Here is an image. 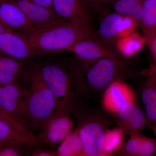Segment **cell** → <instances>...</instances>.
<instances>
[{
    "label": "cell",
    "mask_w": 156,
    "mask_h": 156,
    "mask_svg": "<svg viewBox=\"0 0 156 156\" xmlns=\"http://www.w3.org/2000/svg\"><path fill=\"white\" fill-rule=\"evenodd\" d=\"M29 78V87L27 89L25 88L24 123L28 128V126H31L34 128H42L55 114L56 101L36 69L31 74Z\"/></svg>",
    "instance_id": "1"
},
{
    "label": "cell",
    "mask_w": 156,
    "mask_h": 156,
    "mask_svg": "<svg viewBox=\"0 0 156 156\" xmlns=\"http://www.w3.org/2000/svg\"><path fill=\"white\" fill-rule=\"evenodd\" d=\"M83 65V73L77 74L79 83L82 89L93 92L104 91L114 81H125L134 75L122 60L104 58Z\"/></svg>",
    "instance_id": "2"
},
{
    "label": "cell",
    "mask_w": 156,
    "mask_h": 156,
    "mask_svg": "<svg viewBox=\"0 0 156 156\" xmlns=\"http://www.w3.org/2000/svg\"><path fill=\"white\" fill-rule=\"evenodd\" d=\"M25 36L37 56L69 51L79 41L91 38L68 22Z\"/></svg>",
    "instance_id": "3"
},
{
    "label": "cell",
    "mask_w": 156,
    "mask_h": 156,
    "mask_svg": "<svg viewBox=\"0 0 156 156\" xmlns=\"http://www.w3.org/2000/svg\"><path fill=\"white\" fill-rule=\"evenodd\" d=\"M36 70L55 98V114L69 115L74 103L75 85L80 86L76 74V77L73 76L65 68L56 63L43 65Z\"/></svg>",
    "instance_id": "4"
},
{
    "label": "cell",
    "mask_w": 156,
    "mask_h": 156,
    "mask_svg": "<svg viewBox=\"0 0 156 156\" xmlns=\"http://www.w3.org/2000/svg\"><path fill=\"white\" fill-rule=\"evenodd\" d=\"M52 8L62 19L91 38H96L91 9L85 0H52Z\"/></svg>",
    "instance_id": "5"
},
{
    "label": "cell",
    "mask_w": 156,
    "mask_h": 156,
    "mask_svg": "<svg viewBox=\"0 0 156 156\" xmlns=\"http://www.w3.org/2000/svg\"><path fill=\"white\" fill-rule=\"evenodd\" d=\"M83 146V156L102 155L104 137L106 130L103 122L97 118L84 121L77 128Z\"/></svg>",
    "instance_id": "6"
},
{
    "label": "cell",
    "mask_w": 156,
    "mask_h": 156,
    "mask_svg": "<svg viewBox=\"0 0 156 156\" xmlns=\"http://www.w3.org/2000/svg\"><path fill=\"white\" fill-rule=\"evenodd\" d=\"M104 91L102 106L112 114H116L128 105L137 102L135 92L125 80L114 81Z\"/></svg>",
    "instance_id": "7"
},
{
    "label": "cell",
    "mask_w": 156,
    "mask_h": 156,
    "mask_svg": "<svg viewBox=\"0 0 156 156\" xmlns=\"http://www.w3.org/2000/svg\"><path fill=\"white\" fill-rule=\"evenodd\" d=\"M0 55L22 61L37 56L27 37L11 30L0 34Z\"/></svg>",
    "instance_id": "8"
},
{
    "label": "cell",
    "mask_w": 156,
    "mask_h": 156,
    "mask_svg": "<svg viewBox=\"0 0 156 156\" xmlns=\"http://www.w3.org/2000/svg\"><path fill=\"white\" fill-rule=\"evenodd\" d=\"M12 1L22 10L38 30L54 27L68 22L59 17L52 8L24 0Z\"/></svg>",
    "instance_id": "9"
},
{
    "label": "cell",
    "mask_w": 156,
    "mask_h": 156,
    "mask_svg": "<svg viewBox=\"0 0 156 156\" xmlns=\"http://www.w3.org/2000/svg\"><path fill=\"white\" fill-rule=\"evenodd\" d=\"M0 21L10 30L24 35L38 30L12 0H0Z\"/></svg>",
    "instance_id": "10"
},
{
    "label": "cell",
    "mask_w": 156,
    "mask_h": 156,
    "mask_svg": "<svg viewBox=\"0 0 156 156\" xmlns=\"http://www.w3.org/2000/svg\"><path fill=\"white\" fill-rule=\"evenodd\" d=\"M69 51L75 54L83 64L104 58L122 60L111 48L95 39L86 38L79 41Z\"/></svg>",
    "instance_id": "11"
},
{
    "label": "cell",
    "mask_w": 156,
    "mask_h": 156,
    "mask_svg": "<svg viewBox=\"0 0 156 156\" xmlns=\"http://www.w3.org/2000/svg\"><path fill=\"white\" fill-rule=\"evenodd\" d=\"M26 96V89L21 87L19 80L0 86V105L24 125L23 111Z\"/></svg>",
    "instance_id": "12"
},
{
    "label": "cell",
    "mask_w": 156,
    "mask_h": 156,
    "mask_svg": "<svg viewBox=\"0 0 156 156\" xmlns=\"http://www.w3.org/2000/svg\"><path fill=\"white\" fill-rule=\"evenodd\" d=\"M74 123L69 115L55 114L42 127L38 137L41 141L50 145L61 142L72 131Z\"/></svg>",
    "instance_id": "13"
},
{
    "label": "cell",
    "mask_w": 156,
    "mask_h": 156,
    "mask_svg": "<svg viewBox=\"0 0 156 156\" xmlns=\"http://www.w3.org/2000/svg\"><path fill=\"white\" fill-rule=\"evenodd\" d=\"M115 116L119 127L129 135L140 134L147 124L145 115L136 102L128 105Z\"/></svg>",
    "instance_id": "14"
},
{
    "label": "cell",
    "mask_w": 156,
    "mask_h": 156,
    "mask_svg": "<svg viewBox=\"0 0 156 156\" xmlns=\"http://www.w3.org/2000/svg\"><path fill=\"white\" fill-rule=\"evenodd\" d=\"M41 143L20 133L5 121L0 120V144H13L27 147H35Z\"/></svg>",
    "instance_id": "15"
},
{
    "label": "cell",
    "mask_w": 156,
    "mask_h": 156,
    "mask_svg": "<svg viewBox=\"0 0 156 156\" xmlns=\"http://www.w3.org/2000/svg\"><path fill=\"white\" fill-rule=\"evenodd\" d=\"M140 96L144 106L147 125L156 124V81L148 73L141 88Z\"/></svg>",
    "instance_id": "16"
},
{
    "label": "cell",
    "mask_w": 156,
    "mask_h": 156,
    "mask_svg": "<svg viewBox=\"0 0 156 156\" xmlns=\"http://www.w3.org/2000/svg\"><path fill=\"white\" fill-rule=\"evenodd\" d=\"M24 66V61L0 55V86L19 80Z\"/></svg>",
    "instance_id": "17"
},
{
    "label": "cell",
    "mask_w": 156,
    "mask_h": 156,
    "mask_svg": "<svg viewBox=\"0 0 156 156\" xmlns=\"http://www.w3.org/2000/svg\"><path fill=\"white\" fill-rule=\"evenodd\" d=\"M122 15L118 13L107 15L102 20L96 32L98 41L107 45L115 43L118 39L117 30Z\"/></svg>",
    "instance_id": "18"
},
{
    "label": "cell",
    "mask_w": 156,
    "mask_h": 156,
    "mask_svg": "<svg viewBox=\"0 0 156 156\" xmlns=\"http://www.w3.org/2000/svg\"><path fill=\"white\" fill-rule=\"evenodd\" d=\"M147 43L146 38L136 31L128 36L118 38L115 45L121 55L129 57L139 53Z\"/></svg>",
    "instance_id": "19"
},
{
    "label": "cell",
    "mask_w": 156,
    "mask_h": 156,
    "mask_svg": "<svg viewBox=\"0 0 156 156\" xmlns=\"http://www.w3.org/2000/svg\"><path fill=\"white\" fill-rule=\"evenodd\" d=\"M140 26L147 41L156 35V0H145Z\"/></svg>",
    "instance_id": "20"
},
{
    "label": "cell",
    "mask_w": 156,
    "mask_h": 156,
    "mask_svg": "<svg viewBox=\"0 0 156 156\" xmlns=\"http://www.w3.org/2000/svg\"><path fill=\"white\" fill-rule=\"evenodd\" d=\"M56 151L59 156H83V146L77 129L62 141Z\"/></svg>",
    "instance_id": "21"
},
{
    "label": "cell",
    "mask_w": 156,
    "mask_h": 156,
    "mask_svg": "<svg viewBox=\"0 0 156 156\" xmlns=\"http://www.w3.org/2000/svg\"><path fill=\"white\" fill-rule=\"evenodd\" d=\"M145 0H118L112 5L115 12L133 17L140 24Z\"/></svg>",
    "instance_id": "22"
},
{
    "label": "cell",
    "mask_w": 156,
    "mask_h": 156,
    "mask_svg": "<svg viewBox=\"0 0 156 156\" xmlns=\"http://www.w3.org/2000/svg\"><path fill=\"white\" fill-rule=\"evenodd\" d=\"M124 133L119 127L106 129L104 137L103 153L102 156H111L119 150L124 144Z\"/></svg>",
    "instance_id": "23"
},
{
    "label": "cell",
    "mask_w": 156,
    "mask_h": 156,
    "mask_svg": "<svg viewBox=\"0 0 156 156\" xmlns=\"http://www.w3.org/2000/svg\"><path fill=\"white\" fill-rule=\"evenodd\" d=\"M0 120L5 121L22 134L34 139H39L25 125L9 114L0 105Z\"/></svg>",
    "instance_id": "24"
},
{
    "label": "cell",
    "mask_w": 156,
    "mask_h": 156,
    "mask_svg": "<svg viewBox=\"0 0 156 156\" xmlns=\"http://www.w3.org/2000/svg\"><path fill=\"white\" fill-rule=\"evenodd\" d=\"M140 26V22L133 17L122 16L118 26L117 36L118 38L130 35L136 31Z\"/></svg>",
    "instance_id": "25"
},
{
    "label": "cell",
    "mask_w": 156,
    "mask_h": 156,
    "mask_svg": "<svg viewBox=\"0 0 156 156\" xmlns=\"http://www.w3.org/2000/svg\"><path fill=\"white\" fill-rule=\"evenodd\" d=\"M122 147L117 151L121 155L138 156L140 144V134H131Z\"/></svg>",
    "instance_id": "26"
},
{
    "label": "cell",
    "mask_w": 156,
    "mask_h": 156,
    "mask_svg": "<svg viewBox=\"0 0 156 156\" xmlns=\"http://www.w3.org/2000/svg\"><path fill=\"white\" fill-rule=\"evenodd\" d=\"M156 154V140L140 135L138 156H152Z\"/></svg>",
    "instance_id": "27"
},
{
    "label": "cell",
    "mask_w": 156,
    "mask_h": 156,
    "mask_svg": "<svg viewBox=\"0 0 156 156\" xmlns=\"http://www.w3.org/2000/svg\"><path fill=\"white\" fill-rule=\"evenodd\" d=\"M24 147L13 144H0V156H22L30 153L23 149Z\"/></svg>",
    "instance_id": "28"
},
{
    "label": "cell",
    "mask_w": 156,
    "mask_h": 156,
    "mask_svg": "<svg viewBox=\"0 0 156 156\" xmlns=\"http://www.w3.org/2000/svg\"><path fill=\"white\" fill-rule=\"evenodd\" d=\"M117 1L118 0H94L92 9L99 11L104 10L108 6L112 5Z\"/></svg>",
    "instance_id": "29"
},
{
    "label": "cell",
    "mask_w": 156,
    "mask_h": 156,
    "mask_svg": "<svg viewBox=\"0 0 156 156\" xmlns=\"http://www.w3.org/2000/svg\"><path fill=\"white\" fill-rule=\"evenodd\" d=\"M30 155L32 156H57V151H46L41 148H37L34 150L31 153Z\"/></svg>",
    "instance_id": "30"
},
{
    "label": "cell",
    "mask_w": 156,
    "mask_h": 156,
    "mask_svg": "<svg viewBox=\"0 0 156 156\" xmlns=\"http://www.w3.org/2000/svg\"><path fill=\"white\" fill-rule=\"evenodd\" d=\"M147 44L152 55L156 62V35L148 40Z\"/></svg>",
    "instance_id": "31"
},
{
    "label": "cell",
    "mask_w": 156,
    "mask_h": 156,
    "mask_svg": "<svg viewBox=\"0 0 156 156\" xmlns=\"http://www.w3.org/2000/svg\"><path fill=\"white\" fill-rule=\"evenodd\" d=\"M27 2L41 5L52 8V0H24Z\"/></svg>",
    "instance_id": "32"
},
{
    "label": "cell",
    "mask_w": 156,
    "mask_h": 156,
    "mask_svg": "<svg viewBox=\"0 0 156 156\" xmlns=\"http://www.w3.org/2000/svg\"><path fill=\"white\" fill-rule=\"evenodd\" d=\"M148 73L152 76L156 81V62L151 66Z\"/></svg>",
    "instance_id": "33"
},
{
    "label": "cell",
    "mask_w": 156,
    "mask_h": 156,
    "mask_svg": "<svg viewBox=\"0 0 156 156\" xmlns=\"http://www.w3.org/2000/svg\"><path fill=\"white\" fill-rule=\"evenodd\" d=\"M10 30L0 21V34L6 31Z\"/></svg>",
    "instance_id": "34"
},
{
    "label": "cell",
    "mask_w": 156,
    "mask_h": 156,
    "mask_svg": "<svg viewBox=\"0 0 156 156\" xmlns=\"http://www.w3.org/2000/svg\"><path fill=\"white\" fill-rule=\"evenodd\" d=\"M147 126L151 128L152 131L153 132L155 136L156 140V124H154V125H147Z\"/></svg>",
    "instance_id": "35"
},
{
    "label": "cell",
    "mask_w": 156,
    "mask_h": 156,
    "mask_svg": "<svg viewBox=\"0 0 156 156\" xmlns=\"http://www.w3.org/2000/svg\"><path fill=\"white\" fill-rule=\"evenodd\" d=\"M86 2H87L88 5H89V7L91 9V7L93 5V3L94 2V0H85Z\"/></svg>",
    "instance_id": "36"
}]
</instances>
